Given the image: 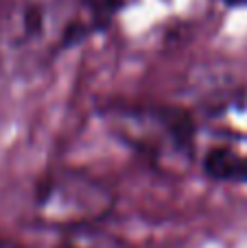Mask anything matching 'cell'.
Segmentation results:
<instances>
[{
  "instance_id": "cell-7",
  "label": "cell",
  "mask_w": 247,
  "mask_h": 248,
  "mask_svg": "<svg viewBox=\"0 0 247 248\" xmlns=\"http://www.w3.org/2000/svg\"><path fill=\"white\" fill-rule=\"evenodd\" d=\"M228 4H247V0H223Z\"/></svg>"
},
{
  "instance_id": "cell-3",
  "label": "cell",
  "mask_w": 247,
  "mask_h": 248,
  "mask_svg": "<svg viewBox=\"0 0 247 248\" xmlns=\"http://www.w3.org/2000/svg\"><path fill=\"white\" fill-rule=\"evenodd\" d=\"M112 124L121 140L153 161H177L191 155V122L175 111L121 109L112 118Z\"/></svg>"
},
{
  "instance_id": "cell-1",
  "label": "cell",
  "mask_w": 247,
  "mask_h": 248,
  "mask_svg": "<svg viewBox=\"0 0 247 248\" xmlns=\"http://www.w3.org/2000/svg\"><path fill=\"white\" fill-rule=\"evenodd\" d=\"M123 0H2L0 70L31 77L61 50L103 29Z\"/></svg>"
},
{
  "instance_id": "cell-4",
  "label": "cell",
  "mask_w": 247,
  "mask_h": 248,
  "mask_svg": "<svg viewBox=\"0 0 247 248\" xmlns=\"http://www.w3.org/2000/svg\"><path fill=\"white\" fill-rule=\"evenodd\" d=\"M204 172L214 181L247 185V155H241L228 146H217L204 157Z\"/></svg>"
},
{
  "instance_id": "cell-2",
  "label": "cell",
  "mask_w": 247,
  "mask_h": 248,
  "mask_svg": "<svg viewBox=\"0 0 247 248\" xmlns=\"http://www.w3.org/2000/svg\"><path fill=\"white\" fill-rule=\"evenodd\" d=\"M114 207V196L103 183L81 172H55L44 179L35 194L39 220L59 229L99 224Z\"/></svg>"
},
{
  "instance_id": "cell-6",
  "label": "cell",
  "mask_w": 247,
  "mask_h": 248,
  "mask_svg": "<svg viewBox=\"0 0 247 248\" xmlns=\"http://www.w3.org/2000/svg\"><path fill=\"white\" fill-rule=\"evenodd\" d=\"M0 248H22V246H18L16 242L7 240V237H0Z\"/></svg>"
},
{
  "instance_id": "cell-5",
  "label": "cell",
  "mask_w": 247,
  "mask_h": 248,
  "mask_svg": "<svg viewBox=\"0 0 247 248\" xmlns=\"http://www.w3.org/2000/svg\"><path fill=\"white\" fill-rule=\"evenodd\" d=\"M55 248H131L125 240L103 231L99 224L64 229Z\"/></svg>"
}]
</instances>
